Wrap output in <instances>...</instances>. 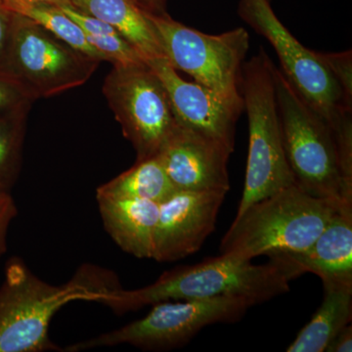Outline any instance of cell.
Segmentation results:
<instances>
[{
  "label": "cell",
  "mask_w": 352,
  "mask_h": 352,
  "mask_svg": "<svg viewBox=\"0 0 352 352\" xmlns=\"http://www.w3.org/2000/svg\"><path fill=\"white\" fill-rule=\"evenodd\" d=\"M324 64L327 66L346 100L352 103V51L342 52H319Z\"/></svg>",
  "instance_id": "obj_23"
},
{
  "label": "cell",
  "mask_w": 352,
  "mask_h": 352,
  "mask_svg": "<svg viewBox=\"0 0 352 352\" xmlns=\"http://www.w3.org/2000/svg\"><path fill=\"white\" fill-rule=\"evenodd\" d=\"M321 305L289 344L288 352L325 351L340 330L351 324L352 286L323 283Z\"/></svg>",
  "instance_id": "obj_17"
},
{
  "label": "cell",
  "mask_w": 352,
  "mask_h": 352,
  "mask_svg": "<svg viewBox=\"0 0 352 352\" xmlns=\"http://www.w3.org/2000/svg\"><path fill=\"white\" fill-rule=\"evenodd\" d=\"M18 208L10 193H0V258L8 249V232L17 217Z\"/></svg>",
  "instance_id": "obj_24"
},
{
  "label": "cell",
  "mask_w": 352,
  "mask_h": 352,
  "mask_svg": "<svg viewBox=\"0 0 352 352\" xmlns=\"http://www.w3.org/2000/svg\"><path fill=\"white\" fill-rule=\"evenodd\" d=\"M14 13L0 4V71L6 68L7 52L12 32Z\"/></svg>",
  "instance_id": "obj_25"
},
{
  "label": "cell",
  "mask_w": 352,
  "mask_h": 352,
  "mask_svg": "<svg viewBox=\"0 0 352 352\" xmlns=\"http://www.w3.org/2000/svg\"><path fill=\"white\" fill-rule=\"evenodd\" d=\"M104 228L119 248L138 258H152L159 204L140 199L97 197Z\"/></svg>",
  "instance_id": "obj_15"
},
{
  "label": "cell",
  "mask_w": 352,
  "mask_h": 352,
  "mask_svg": "<svg viewBox=\"0 0 352 352\" xmlns=\"http://www.w3.org/2000/svg\"><path fill=\"white\" fill-rule=\"evenodd\" d=\"M175 192L159 156L136 161L129 170L120 173L96 190L97 197L140 199L163 203Z\"/></svg>",
  "instance_id": "obj_18"
},
{
  "label": "cell",
  "mask_w": 352,
  "mask_h": 352,
  "mask_svg": "<svg viewBox=\"0 0 352 352\" xmlns=\"http://www.w3.org/2000/svg\"><path fill=\"white\" fill-rule=\"evenodd\" d=\"M227 192L182 191L159 204L152 259L173 263L195 254L214 232Z\"/></svg>",
  "instance_id": "obj_11"
},
{
  "label": "cell",
  "mask_w": 352,
  "mask_h": 352,
  "mask_svg": "<svg viewBox=\"0 0 352 352\" xmlns=\"http://www.w3.org/2000/svg\"><path fill=\"white\" fill-rule=\"evenodd\" d=\"M135 1L146 12L151 14L166 13L164 10L166 0H135Z\"/></svg>",
  "instance_id": "obj_27"
},
{
  "label": "cell",
  "mask_w": 352,
  "mask_h": 352,
  "mask_svg": "<svg viewBox=\"0 0 352 352\" xmlns=\"http://www.w3.org/2000/svg\"><path fill=\"white\" fill-rule=\"evenodd\" d=\"M344 201L317 198L294 183L236 215L222 237L220 252L252 261L303 251L320 235Z\"/></svg>",
  "instance_id": "obj_3"
},
{
  "label": "cell",
  "mask_w": 352,
  "mask_h": 352,
  "mask_svg": "<svg viewBox=\"0 0 352 352\" xmlns=\"http://www.w3.org/2000/svg\"><path fill=\"white\" fill-rule=\"evenodd\" d=\"M28 2H34V3H46L53 4V6H62V4H71L69 0H25Z\"/></svg>",
  "instance_id": "obj_28"
},
{
  "label": "cell",
  "mask_w": 352,
  "mask_h": 352,
  "mask_svg": "<svg viewBox=\"0 0 352 352\" xmlns=\"http://www.w3.org/2000/svg\"><path fill=\"white\" fill-rule=\"evenodd\" d=\"M275 65L264 48L243 66L242 94L249 122V154L237 214L295 183L285 155L275 89Z\"/></svg>",
  "instance_id": "obj_5"
},
{
  "label": "cell",
  "mask_w": 352,
  "mask_h": 352,
  "mask_svg": "<svg viewBox=\"0 0 352 352\" xmlns=\"http://www.w3.org/2000/svg\"><path fill=\"white\" fill-rule=\"evenodd\" d=\"M147 15L173 68L224 98L244 100L243 66L250 48V34L244 28L208 34L173 20L168 13Z\"/></svg>",
  "instance_id": "obj_8"
},
{
  "label": "cell",
  "mask_w": 352,
  "mask_h": 352,
  "mask_svg": "<svg viewBox=\"0 0 352 352\" xmlns=\"http://www.w3.org/2000/svg\"><path fill=\"white\" fill-rule=\"evenodd\" d=\"M60 8L80 25L88 43L113 66H132L146 63L138 50L112 25L78 10L71 4Z\"/></svg>",
  "instance_id": "obj_19"
},
{
  "label": "cell",
  "mask_w": 352,
  "mask_h": 352,
  "mask_svg": "<svg viewBox=\"0 0 352 352\" xmlns=\"http://www.w3.org/2000/svg\"><path fill=\"white\" fill-rule=\"evenodd\" d=\"M2 3L11 12L34 21L76 50L99 61H105L100 53L88 43L80 25L71 19L59 6L34 3L25 0H2Z\"/></svg>",
  "instance_id": "obj_20"
},
{
  "label": "cell",
  "mask_w": 352,
  "mask_h": 352,
  "mask_svg": "<svg viewBox=\"0 0 352 352\" xmlns=\"http://www.w3.org/2000/svg\"><path fill=\"white\" fill-rule=\"evenodd\" d=\"M274 80L285 155L296 184L317 198L352 201L332 127L276 66Z\"/></svg>",
  "instance_id": "obj_4"
},
{
  "label": "cell",
  "mask_w": 352,
  "mask_h": 352,
  "mask_svg": "<svg viewBox=\"0 0 352 352\" xmlns=\"http://www.w3.org/2000/svg\"><path fill=\"white\" fill-rule=\"evenodd\" d=\"M289 279L305 273L322 283L352 286V201H344L327 226L307 249L268 256Z\"/></svg>",
  "instance_id": "obj_14"
},
{
  "label": "cell",
  "mask_w": 352,
  "mask_h": 352,
  "mask_svg": "<svg viewBox=\"0 0 352 352\" xmlns=\"http://www.w3.org/2000/svg\"><path fill=\"white\" fill-rule=\"evenodd\" d=\"M28 113L0 117V193H10L19 177Z\"/></svg>",
  "instance_id": "obj_21"
},
{
  "label": "cell",
  "mask_w": 352,
  "mask_h": 352,
  "mask_svg": "<svg viewBox=\"0 0 352 352\" xmlns=\"http://www.w3.org/2000/svg\"><path fill=\"white\" fill-rule=\"evenodd\" d=\"M252 307V302L240 296L164 300L154 303L143 318L92 339L69 344L63 347V351L80 352L120 344L145 351L180 349L208 326L240 321Z\"/></svg>",
  "instance_id": "obj_6"
},
{
  "label": "cell",
  "mask_w": 352,
  "mask_h": 352,
  "mask_svg": "<svg viewBox=\"0 0 352 352\" xmlns=\"http://www.w3.org/2000/svg\"><path fill=\"white\" fill-rule=\"evenodd\" d=\"M120 288L113 272L92 264H83L67 283L52 285L22 259H11L0 286V352L63 351L50 338L54 315L72 302L102 303Z\"/></svg>",
  "instance_id": "obj_1"
},
{
  "label": "cell",
  "mask_w": 352,
  "mask_h": 352,
  "mask_svg": "<svg viewBox=\"0 0 352 352\" xmlns=\"http://www.w3.org/2000/svg\"><path fill=\"white\" fill-rule=\"evenodd\" d=\"M146 63L163 82L176 122L233 153L236 124L244 111V100L224 98L210 88L187 82L166 59Z\"/></svg>",
  "instance_id": "obj_12"
},
{
  "label": "cell",
  "mask_w": 352,
  "mask_h": 352,
  "mask_svg": "<svg viewBox=\"0 0 352 352\" xmlns=\"http://www.w3.org/2000/svg\"><path fill=\"white\" fill-rule=\"evenodd\" d=\"M0 4H3L2 3V0H0Z\"/></svg>",
  "instance_id": "obj_29"
},
{
  "label": "cell",
  "mask_w": 352,
  "mask_h": 352,
  "mask_svg": "<svg viewBox=\"0 0 352 352\" xmlns=\"http://www.w3.org/2000/svg\"><path fill=\"white\" fill-rule=\"evenodd\" d=\"M100 63L34 21L14 13L4 72L36 100L85 85Z\"/></svg>",
  "instance_id": "obj_9"
},
{
  "label": "cell",
  "mask_w": 352,
  "mask_h": 352,
  "mask_svg": "<svg viewBox=\"0 0 352 352\" xmlns=\"http://www.w3.org/2000/svg\"><path fill=\"white\" fill-rule=\"evenodd\" d=\"M288 276L272 261L254 264L221 254L193 265L166 271L154 283L135 289L120 288L102 302L117 314L138 311L164 300L240 296L252 305L268 302L289 291Z\"/></svg>",
  "instance_id": "obj_2"
},
{
  "label": "cell",
  "mask_w": 352,
  "mask_h": 352,
  "mask_svg": "<svg viewBox=\"0 0 352 352\" xmlns=\"http://www.w3.org/2000/svg\"><path fill=\"white\" fill-rule=\"evenodd\" d=\"M103 94L136 153V161L157 156L177 126L163 82L147 63L113 66Z\"/></svg>",
  "instance_id": "obj_10"
},
{
  "label": "cell",
  "mask_w": 352,
  "mask_h": 352,
  "mask_svg": "<svg viewBox=\"0 0 352 352\" xmlns=\"http://www.w3.org/2000/svg\"><path fill=\"white\" fill-rule=\"evenodd\" d=\"M36 99L15 78L0 71V117L30 111Z\"/></svg>",
  "instance_id": "obj_22"
},
{
  "label": "cell",
  "mask_w": 352,
  "mask_h": 352,
  "mask_svg": "<svg viewBox=\"0 0 352 352\" xmlns=\"http://www.w3.org/2000/svg\"><path fill=\"white\" fill-rule=\"evenodd\" d=\"M231 154L219 143L177 124L157 156L175 190L228 193Z\"/></svg>",
  "instance_id": "obj_13"
},
{
  "label": "cell",
  "mask_w": 352,
  "mask_h": 352,
  "mask_svg": "<svg viewBox=\"0 0 352 352\" xmlns=\"http://www.w3.org/2000/svg\"><path fill=\"white\" fill-rule=\"evenodd\" d=\"M352 351V326L349 324L336 335L332 342L329 344L325 351L327 352H351Z\"/></svg>",
  "instance_id": "obj_26"
},
{
  "label": "cell",
  "mask_w": 352,
  "mask_h": 352,
  "mask_svg": "<svg viewBox=\"0 0 352 352\" xmlns=\"http://www.w3.org/2000/svg\"><path fill=\"white\" fill-rule=\"evenodd\" d=\"M238 14L274 48L282 73L330 124L335 135L352 129V103L346 100L318 51L308 50L289 32L275 15L270 0H240Z\"/></svg>",
  "instance_id": "obj_7"
},
{
  "label": "cell",
  "mask_w": 352,
  "mask_h": 352,
  "mask_svg": "<svg viewBox=\"0 0 352 352\" xmlns=\"http://www.w3.org/2000/svg\"><path fill=\"white\" fill-rule=\"evenodd\" d=\"M78 10L112 25L138 50L145 62L166 59L147 12L135 0H69Z\"/></svg>",
  "instance_id": "obj_16"
}]
</instances>
